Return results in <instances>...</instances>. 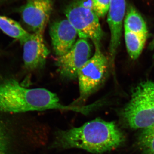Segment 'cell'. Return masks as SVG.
I'll return each instance as SVG.
<instances>
[{
    "label": "cell",
    "mask_w": 154,
    "mask_h": 154,
    "mask_svg": "<svg viewBox=\"0 0 154 154\" xmlns=\"http://www.w3.org/2000/svg\"><path fill=\"white\" fill-rule=\"evenodd\" d=\"M124 141V134L115 123L97 118L79 127L58 131L51 147L102 154L117 148Z\"/></svg>",
    "instance_id": "cell-1"
},
{
    "label": "cell",
    "mask_w": 154,
    "mask_h": 154,
    "mask_svg": "<svg viewBox=\"0 0 154 154\" xmlns=\"http://www.w3.org/2000/svg\"><path fill=\"white\" fill-rule=\"evenodd\" d=\"M71 110L86 114L87 106H66L61 104L56 94L42 88H27L14 79L0 82V111L21 113L48 110Z\"/></svg>",
    "instance_id": "cell-2"
},
{
    "label": "cell",
    "mask_w": 154,
    "mask_h": 154,
    "mask_svg": "<svg viewBox=\"0 0 154 154\" xmlns=\"http://www.w3.org/2000/svg\"><path fill=\"white\" fill-rule=\"evenodd\" d=\"M119 115L123 123L133 129H143L153 124L154 81L146 80L138 84Z\"/></svg>",
    "instance_id": "cell-3"
},
{
    "label": "cell",
    "mask_w": 154,
    "mask_h": 154,
    "mask_svg": "<svg viewBox=\"0 0 154 154\" xmlns=\"http://www.w3.org/2000/svg\"><path fill=\"white\" fill-rule=\"evenodd\" d=\"M94 45V54L78 72L79 97L72 104V106H81L101 88L107 79L109 60L101 51L100 44Z\"/></svg>",
    "instance_id": "cell-4"
},
{
    "label": "cell",
    "mask_w": 154,
    "mask_h": 154,
    "mask_svg": "<svg viewBox=\"0 0 154 154\" xmlns=\"http://www.w3.org/2000/svg\"><path fill=\"white\" fill-rule=\"evenodd\" d=\"M65 14L79 38L91 39L94 44H100L104 32L91 1L88 4L85 0H75L66 8Z\"/></svg>",
    "instance_id": "cell-5"
},
{
    "label": "cell",
    "mask_w": 154,
    "mask_h": 154,
    "mask_svg": "<svg viewBox=\"0 0 154 154\" xmlns=\"http://www.w3.org/2000/svg\"><path fill=\"white\" fill-rule=\"evenodd\" d=\"M92 56V48L88 39L79 38L68 52L57 57L56 66L63 79L74 80L77 79L80 69Z\"/></svg>",
    "instance_id": "cell-6"
},
{
    "label": "cell",
    "mask_w": 154,
    "mask_h": 154,
    "mask_svg": "<svg viewBox=\"0 0 154 154\" xmlns=\"http://www.w3.org/2000/svg\"><path fill=\"white\" fill-rule=\"evenodd\" d=\"M52 10L51 0H28L21 10L22 20L33 33L43 35Z\"/></svg>",
    "instance_id": "cell-7"
},
{
    "label": "cell",
    "mask_w": 154,
    "mask_h": 154,
    "mask_svg": "<svg viewBox=\"0 0 154 154\" xmlns=\"http://www.w3.org/2000/svg\"><path fill=\"white\" fill-rule=\"evenodd\" d=\"M126 13L125 0H110L107 22L110 32L109 63L114 69L117 50L121 42L123 20Z\"/></svg>",
    "instance_id": "cell-8"
},
{
    "label": "cell",
    "mask_w": 154,
    "mask_h": 154,
    "mask_svg": "<svg viewBox=\"0 0 154 154\" xmlns=\"http://www.w3.org/2000/svg\"><path fill=\"white\" fill-rule=\"evenodd\" d=\"M21 44L23 45L24 66L30 71L42 69L50 51L45 43L43 35L30 33Z\"/></svg>",
    "instance_id": "cell-9"
},
{
    "label": "cell",
    "mask_w": 154,
    "mask_h": 154,
    "mask_svg": "<svg viewBox=\"0 0 154 154\" xmlns=\"http://www.w3.org/2000/svg\"><path fill=\"white\" fill-rule=\"evenodd\" d=\"M49 34L54 51L57 57L68 52L75 42L78 34L67 19L53 22L49 28Z\"/></svg>",
    "instance_id": "cell-10"
},
{
    "label": "cell",
    "mask_w": 154,
    "mask_h": 154,
    "mask_svg": "<svg viewBox=\"0 0 154 154\" xmlns=\"http://www.w3.org/2000/svg\"><path fill=\"white\" fill-rule=\"evenodd\" d=\"M124 30L148 36L147 27L143 18L132 6L128 7L124 21Z\"/></svg>",
    "instance_id": "cell-11"
},
{
    "label": "cell",
    "mask_w": 154,
    "mask_h": 154,
    "mask_svg": "<svg viewBox=\"0 0 154 154\" xmlns=\"http://www.w3.org/2000/svg\"><path fill=\"white\" fill-rule=\"evenodd\" d=\"M124 37L129 56L134 60L137 59L142 52L148 36L124 30Z\"/></svg>",
    "instance_id": "cell-12"
},
{
    "label": "cell",
    "mask_w": 154,
    "mask_h": 154,
    "mask_svg": "<svg viewBox=\"0 0 154 154\" xmlns=\"http://www.w3.org/2000/svg\"><path fill=\"white\" fill-rule=\"evenodd\" d=\"M0 30L21 43L30 34L18 22L5 16H0Z\"/></svg>",
    "instance_id": "cell-13"
},
{
    "label": "cell",
    "mask_w": 154,
    "mask_h": 154,
    "mask_svg": "<svg viewBox=\"0 0 154 154\" xmlns=\"http://www.w3.org/2000/svg\"><path fill=\"white\" fill-rule=\"evenodd\" d=\"M138 144L144 154H154V123L143 128L138 139Z\"/></svg>",
    "instance_id": "cell-14"
},
{
    "label": "cell",
    "mask_w": 154,
    "mask_h": 154,
    "mask_svg": "<svg viewBox=\"0 0 154 154\" xmlns=\"http://www.w3.org/2000/svg\"><path fill=\"white\" fill-rule=\"evenodd\" d=\"M11 139L7 128L0 121V154H10Z\"/></svg>",
    "instance_id": "cell-15"
},
{
    "label": "cell",
    "mask_w": 154,
    "mask_h": 154,
    "mask_svg": "<svg viewBox=\"0 0 154 154\" xmlns=\"http://www.w3.org/2000/svg\"><path fill=\"white\" fill-rule=\"evenodd\" d=\"M91 7L99 18H103L108 14L110 0H90Z\"/></svg>",
    "instance_id": "cell-16"
},
{
    "label": "cell",
    "mask_w": 154,
    "mask_h": 154,
    "mask_svg": "<svg viewBox=\"0 0 154 154\" xmlns=\"http://www.w3.org/2000/svg\"><path fill=\"white\" fill-rule=\"evenodd\" d=\"M149 48L150 49H153L154 48V38L153 40H152L151 43H150L149 45Z\"/></svg>",
    "instance_id": "cell-17"
}]
</instances>
